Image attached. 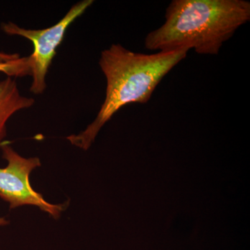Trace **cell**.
<instances>
[{
	"label": "cell",
	"mask_w": 250,
	"mask_h": 250,
	"mask_svg": "<svg viewBox=\"0 0 250 250\" xmlns=\"http://www.w3.org/2000/svg\"><path fill=\"white\" fill-rule=\"evenodd\" d=\"M33 98L21 95L17 83L12 77L0 81V146L6 136V124L16 112L31 107Z\"/></svg>",
	"instance_id": "cell-5"
},
{
	"label": "cell",
	"mask_w": 250,
	"mask_h": 250,
	"mask_svg": "<svg viewBox=\"0 0 250 250\" xmlns=\"http://www.w3.org/2000/svg\"><path fill=\"white\" fill-rule=\"evenodd\" d=\"M0 147L3 159L7 161V166L0 168V198L9 204L10 209L21 206H36L52 218L58 219L68 207L69 202L60 205L49 203L32 188L29 182L31 172L41 166L40 159L22 157L5 142Z\"/></svg>",
	"instance_id": "cell-4"
},
{
	"label": "cell",
	"mask_w": 250,
	"mask_h": 250,
	"mask_svg": "<svg viewBox=\"0 0 250 250\" xmlns=\"http://www.w3.org/2000/svg\"><path fill=\"white\" fill-rule=\"evenodd\" d=\"M0 72L9 77L31 76L30 59L27 57L9 62L0 61Z\"/></svg>",
	"instance_id": "cell-6"
},
{
	"label": "cell",
	"mask_w": 250,
	"mask_h": 250,
	"mask_svg": "<svg viewBox=\"0 0 250 250\" xmlns=\"http://www.w3.org/2000/svg\"><path fill=\"white\" fill-rule=\"evenodd\" d=\"M9 221L4 218H0V227L1 226H6L9 225Z\"/></svg>",
	"instance_id": "cell-8"
},
{
	"label": "cell",
	"mask_w": 250,
	"mask_h": 250,
	"mask_svg": "<svg viewBox=\"0 0 250 250\" xmlns=\"http://www.w3.org/2000/svg\"><path fill=\"white\" fill-rule=\"evenodd\" d=\"M93 2V0L79 1L70 8L58 23L47 29H27L11 22L1 24V29L8 35L22 36L31 41L34 45V52L29 56L32 77L31 93L40 95L45 91L49 67L67 29Z\"/></svg>",
	"instance_id": "cell-3"
},
{
	"label": "cell",
	"mask_w": 250,
	"mask_h": 250,
	"mask_svg": "<svg viewBox=\"0 0 250 250\" xmlns=\"http://www.w3.org/2000/svg\"><path fill=\"white\" fill-rule=\"evenodd\" d=\"M20 58L21 57L18 54L6 53V52L0 51V61H2V62H9V61L16 60Z\"/></svg>",
	"instance_id": "cell-7"
},
{
	"label": "cell",
	"mask_w": 250,
	"mask_h": 250,
	"mask_svg": "<svg viewBox=\"0 0 250 250\" xmlns=\"http://www.w3.org/2000/svg\"><path fill=\"white\" fill-rule=\"evenodd\" d=\"M188 49L146 54L113 44L102 52L99 65L106 80V96L95 121L79 134L67 136L70 143L88 150L100 129L123 106L146 104L161 80L187 57Z\"/></svg>",
	"instance_id": "cell-1"
},
{
	"label": "cell",
	"mask_w": 250,
	"mask_h": 250,
	"mask_svg": "<svg viewBox=\"0 0 250 250\" xmlns=\"http://www.w3.org/2000/svg\"><path fill=\"white\" fill-rule=\"evenodd\" d=\"M163 25L147 34L146 48L158 52L193 49L217 55L238 28L250 21L246 0H173Z\"/></svg>",
	"instance_id": "cell-2"
}]
</instances>
